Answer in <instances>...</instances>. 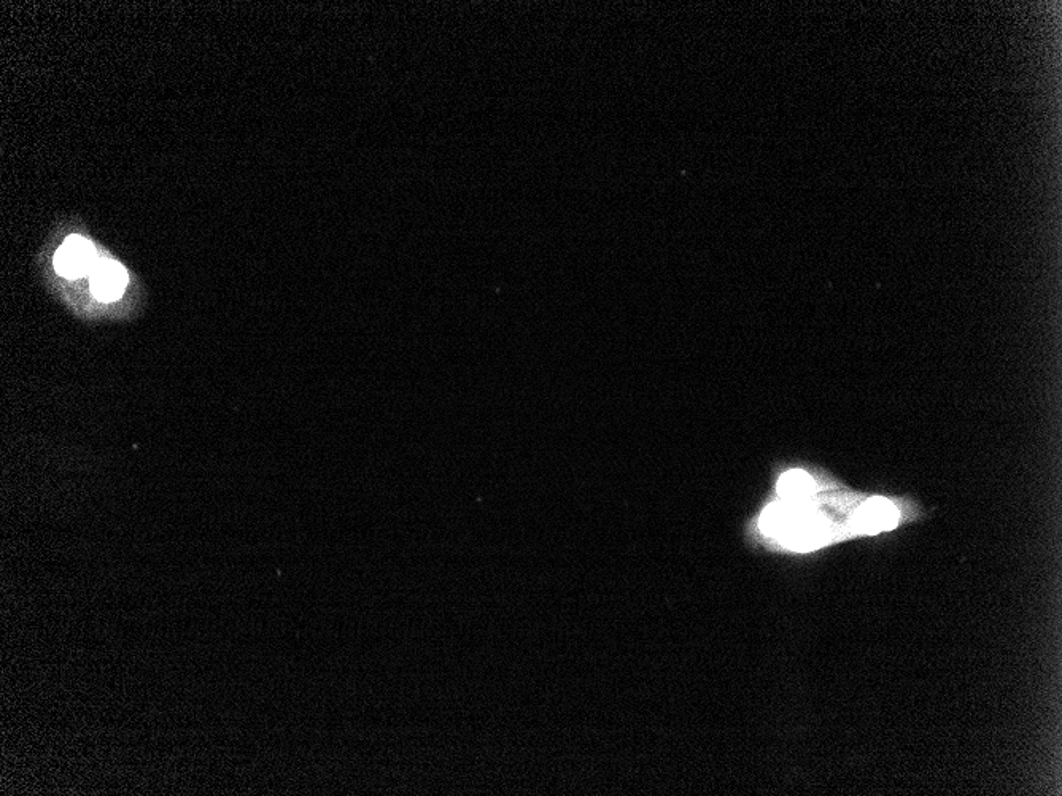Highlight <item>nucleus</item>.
<instances>
[{"instance_id": "f257e3e1", "label": "nucleus", "mask_w": 1062, "mask_h": 796, "mask_svg": "<svg viewBox=\"0 0 1062 796\" xmlns=\"http://www.w3.org/2000/svg\"><path fill=\"white\" fill-rule=\"evenodd\" d=\"M96 248L82 236H69L55 255V269L64 279H82L96 266Z\"/></svg>"}, {"instance_id": "f03ea898", "label": "nucleus", "mask_w": 1062, "mask_h": 796, "mask_svg": "<svg viewBox=\"0 0 1062 796\" xmlns=\"http://www.w3.org/2000/svg\"><path fill=\"white\" fill-rule=\"evenodd\" d=\"M126 285H128V272L115 259H99L91 271V293L99 301H118L125 294Z\"/></svg>"}, {"instance_id": "7ed1b4c3", "label": "nucleus", "mask_w": 1062, "mask_h": 796, "mask_svg": "<svg viewBox=\"0 0 1062 796\" xmlns=\"http://www.w3.org/2000/svg\"><path fill=\"white\" fill-rule=\"evenodd\" d=\"M899 523V511L883 498L869 499L854 517V526L864 533L891 530Z\"/></svg>"}, {"instance_id": "20e7f679", "label": "nucleus", "mask_w": 1062, "mask_h": 796, "mask_svg": "<svg viewBox=\"0 0 1062 796\" xmlns=\"http://www.w3.org/2000/svg\"><path fill=\"white\" fill-rule=\"evenodd\" d=\"M816 485L807 472L789 471L778 482L781 499H803L813 496Z\"/></svg>"}]
</instances>
